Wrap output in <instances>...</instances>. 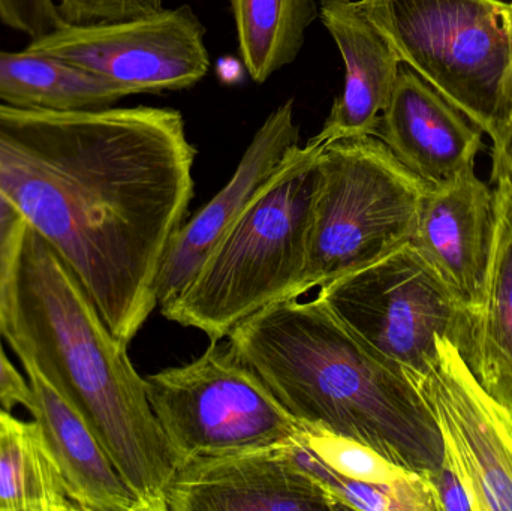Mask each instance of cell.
Here are the masks:
<instances>
[{
    "mask_svg": "<svg viewBox=\"0 0 512 511\" xmlns=\"http://www.w3.org/2000/svg\"><path fill=\"white\" fill-rule=\"evenodd\" d=\"M197 149L173 108L29 111L0 104V189L128 345L194 197Z\"/></svg>",
    "mask_w": 512,
    "mask_h": 511,
    "instance_id": "1",
    "label": "cell"
},
{
    "mask_svg": "<svg viewBox=\"0 0 512 511\" xmlns=\"http://www.w3.org/2000/svg\"><path fill=\"white\" fill-rule=\"evenodd\" d=\"M227 338L298 425L358 441L412 473L441 467L444 441L423 395L318 297L273 303Z\"/></svg>",
    "mask_w": 512,
    "mask_h": 511,
    "instance_id": "2",
    "label": "cell"
},
{
    "mask_svg": "<svg viewBox=\"0 0 512 511\" xmlns=\"http://www.w3.org/2000/svg\"><path fill=\"white\" fill-rule=\"evenodd\" d=\"M3 338L80 411L143 511H168L180 461L150 407L146 380L71 267L32 227L14 323Z\"/></svg>",
    "mask_w": 512,
    "mask_h": 511,
    "instance_id": "3",
    "label": "cell"
},
{
    "mask_svg": "<svg viewBox=\"0 0 512 511\" xmlns=\"http://www.w3.org/2000/svg\"><path fill=\"white\" fill-rule=\"evenodd\" d=\"M328 143L292 146L213 246L188 287L161 309L219 342L255 312L303 296L318 158Z\"/></svg>",
    "mask_w": 512,
    "mask_h": 511,
    "instance_id": "4",
    "label": "cell"
},
{
    "mask_svg": "<svg viewBox=\"0 0 512 511\" xmlns=\"http://www.w3.org/2000/svg\"><path fill=\"white\" fill-rule=\"evenodd\" d=\"M400 62L493 141L512 125L510 3L358 0Z\"/></svg>",
    "mask_w": 512,
    "mask_h": 511,
    "instance_id": "5",
    "label": "cell"
},
{
    "mask_svg": "<svg viewBox=\"0 0 512 511\" xmlns=\"http://www.w3.org/2000/svg\"><path fill=\"white\" fill-rule=\"evenodd\" d=\"M426 189L375 135L328 143L318 158L304 294L411 243Z\"/></svg>",
    "mask_w": 512,
    "mask_h": 511,
    "instance_id": "6",
    "label": "cell"
},
{
    "mask_svg": "<svg viewBox=\"0 0 512 511\" xmlns=\"http://www.w3.org/2000/svg\"><path fill=\"white\" fill-rule=\"evenodd\" d=\"M318 299L412 383L435 365L439 338L453 341L469 363L474 317L411 243L322 285Z\"/></svg>",
    "mask_w": 512,
    "mask_h": 511,
    "instance_id": "7",
    "label": "cell"
},
{
    "mask_svg": "<svg viewBox=\"0 0 512 511\" xmlns=\"http://www.w3.org/2000/svg\"><path fill=\"white\" fill-rule=\"evenodd\" d=\"M147 398L180 464L285 446L300 425L230 344L144 378Z\"/></svg>",
    "mask_w": 512,
    "mask_h": 511,
    "instance_id": "8",
    "label": "cell"
},
{
    "mask_svg": "<svg viewBox=\"0 0 512 511\" xmlns=\"http://www.w3.org/2000/svg\"><path fill=\"white\" fill-rule=\"evenodd\" d=\"M200 18L191 6L93 27H60L27 50L51 54L135 93L182 90L210 68Z\"/></svg>",
    "mask_w": 512,
    "mask_h": 511,
    "instance_id": "9",
    "label": "cell"
},
{
    "mask_svg": "<svg viewBox=\"0 0 512 511\" xmlns=\"http://www.w3.org/2000/svg\"><path fill=\"white\" fill-rule=\"evenodd\" d=\"M447 453L462 471L475 511H512V408L481 384L463 351L438 339V359L415 381Z\"/></svg>",
    "mask_w": 512,
    "mask_h": 511,
    "instance_id": "10",
    "label": "cell"
},
{
    "mask_svg": "<svg viewBox=\"0 0 512 511\" xmlns=\"http://www.w3.org/2000/svg\"><path fill=\"white\" fill-rule=\"evenodd\" d=\"M167 504L168 511L343 510L285 446L183 462Z\"/></svg>",
    "mask_w": 512,
    "mask_h": 511,
    "instance_id": "11",
    "label": "cell"
},
{
    "mask_svg": "<svg viewBox=\"0 0 512 511\" xmlns=\"http://www.w3.org/2000/svg\"><path fill=\"white\" fill-rule=\"evenodd\" d=\"M495 191L475 170L427 186L411 245L477 317L495 245Z\"/></svg>",
    "mask_w": 512,
    "mask_h": 511,
    "instance_id": "12",
    "label": "cell"
},
{
    "mask_svg": "<svg viewBox=\"0 0 512 511\" xmlns=\"http://www.w3.org/2000/svg\"><path fill=\"white\" fill-rule=\"evenodd\" d=\"M483 129L412 69L400 68L375 137L427 186L474 170Z\"/></svg>",
    "mask_w": 512,
    "mask_h": 511,
    "instance_id": "13",
    "label": "cell"
},
{
    "mask_svg": "<svg viewBox=\"0 0 512 511\" xmlns=\"http://www.w3.org/2000/svg\"><path fill=\"white\" fill-rule=\"evenodd\" d=\"M295 144L298 126L294 122V101L289 99L256 131L230 182L177 231L156 282V299L161 309L188 287L213 246Z\"/></svg>",
    "mask_w": 512,
    "mask_h": 511,
    "instance_id": "14",
    "label": "cell"
},
{
    "mask_svg": "<svg viewBox=\"0 0 512 511\" xmlns=\"http://www.w3.org/2000/svg\"><path fill=\"white\" fill-rule=\"evenodd\" d=\"M14 353L32 390V404L27 411L41 429L75 509L143 511L80 411L48 380L29 354Z\"/></svg>",
    "mask_w": 512,
    "mask_h": 511,
    "instance_id": "15",
    "label": "cell"
},
{
    "mask_svg": "<svg viewBox=\"0 0 512 511\" xmlns=\"http://www.w3.org/2000/svg\"><path fill=\"white\" fill-rule=\"evenodd\" d=\"M319 17L345 62V89L315 138L333 143L375 135L402 62L358 0H321Z\"/></svg>",
    "mask_w": 512,
    "mask_h": 511,
    "instance_id": "16",
    "label": "cell"
},
{
    "mask_svg": "<svg viewBox=\"0 0 512 511\" xmlns=\"http://www.w3.org/2000/svg\"><path fill=\"white\" fill-rule=\"evenodd\" d=\"M495 245L483 303L474 320L469 365L484 387L512 408V189L495 188Z\"/></svg>",
    "mask_w": 512,
    "mask_h": 511,
    "instance_id": "17",
    "label": "cell"
},
{
    "mask_svg": "<svg viewBox=\"0 0 512 511\" xmlns=\"http://www.w3.org/2000/svg\"><path fill=\"white\" fill-rule=\"evenodd\" d=\"M128 89L68 60L36 51L0 50V104L29 111L111 107Z\"/></svg>",
    "mask_w": 512,
    "mask_h": 511,
    "instance_id": "18",
    "label": "cell"
},
{
    "mask_svg": "<svg viewBox=\"0 0 512 511\" xmlns=\"http://www.w3.org/2000/svg\"><path fill=\"white\" fill-rule=\"evenodd\" d=\"M75 510L35 420L0 407V511Z\"/></svg>",
    "mask_w": 512,
    "mask_h": 511,
    "instance_id": "19",
    "label": "cell"
},
{
    "mask_svg": "<svg viewBox=\"0 0 512 511\" xmlns=\"http://www.w3.org/2000/svg\"><path fill=\"white\" fill-rule=\"evenodd\" d=\"M240 54L255 83L291 65L319 17L315 0H231Z\"/></svg>",
    "mask_w": 512,
    "mask_h": 511,
    "instance_id": "20",
    "label": "cell"
},
{
    "mask_svg": "<svg viewBox=\"0 0 512 511\" xmlns=\"http://www.w3.org/2000/svg\"><path fill=\"white\" fill-rule=\"evenodd\" d=\"M286 452L309 473L343 510L439 511L429 477L411 474L394 483H370L331 470L298 437L285 444Z\"/></svg>",
    "mask_w": 512,
    "mask_h": 511,
    "instance_id": "21",
    "label": "cell"
},
{
    "mask_svg": "<svg viewBox=\"0 0 512 511\" xmlns=\"http://www.w3.org/2000/svg\"><path fill=\"white\" fill-rule=\"evenodd\" d=\"M297 437L327 467L351 479L370 483H394L414 474L388 461L369 446L331 434L324 429L300 426Z\"/></svg>",
    "mask_w": 512,
    "mask_h": 511,
    "instance_id": "22",
    "label": "cell"
},
{
    "mask_svg": "<svg viewBox=\"0 0 512 511\" xmlns=\"http://www.w3.org/2000/svg\"><path fill=\"white\" fill-rule=\"evenodd\" d=\"M29 227L17 204L0 189V336H5L14 323Z\"/></svg>",
    "mask_w": 512,
    "mask_h": 511,
    "instance_id": "23",
    "label": "cell"
},
{
    "mask_svg": "<svg viewBox=\"0 0 512 511\" xmlns=\"http://www.w3.org/2000/svg\"><path fill=\"white\" fill-rule=\"evenodd\" d=\"M56 9L63 27H93L158 14L164 0H59Z\"/></svg>",
    "mask_w": 512,
    "mask_h": 511,
    "instance_id": "24",
    "label": "cell"
},
{
    "mask_svg": "<svg viewBox=\"0 0 512 511\" xmlns=\"http://www.w3.org/2000/svg\"><path fill=\"white\" fill-rule=\"evenodd\" d=\"M0 21L30 41L63 27L54 0H0Z\"/></svg>",
    "mask_w": 512,
    "mask_h": 511,
    "instance_id": "25",
    "label": "cell"
},
{
    "mask_svg": "<svg viewBox=\"0 0 512 511\" xmlns=\"http://www.w3.org/2000/svg\"><path fill=\"white\" fill-rule=\"evenodd\" d=\"M439 511H475L474 500L462 471L453 458L444 453L441 467L430 474Z\"/></svg>",
    "mask_w": 512,
    "mask_h": 511,
    "instance_id": "26",
    "label": "cell"
},
{
    "mask_svg": "<svg viewBox=\"0 0 512 511\" xmlns=\"http://www.w3.org/2000/svg\"><path fill=\"white\" fill-rule=\"evenodd\" d=\"M30 404H32V390H30L29 381L12 365L0 344V407L8 411L17 407L29 410Z\"/></svg>",
    "mask_w": 512,
    "mask_h": 511,
    "instance_id": "27",
    "label": "cell"
},
{
    "mask_svg": "<svg viewBox=\"0 0 512 511\" xmlns=\"http://www.w3.org/2000/svg\"><path fill=\"white\" fill-rule=\"evenodd\" d=\"M492 180L495 185H505L512 189V125L504 137L493 141Z\"/></svg>",
    "mask_w": 512,
    "mask_h": 511,
    "instance_id": "28",
    "label": "cell"
},
{
    "mask_svg": "<svg viewBox=\"0 0 512 511\" xmlns=\"http://www.w3.org/2000/svg\"><path fill=\"white\" fill-rule=\"evenodd\" d=\"M510 20H511V80H512V2L510 3Z\"/></svg>",
    "mask_w": 512,
    "mask_h": 511,
    "instance_id": "29",
    "label": "cell"
}]
</instances>
